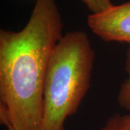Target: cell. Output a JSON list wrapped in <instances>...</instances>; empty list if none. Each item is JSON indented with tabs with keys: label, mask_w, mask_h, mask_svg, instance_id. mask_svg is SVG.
<instances>
[{
	"label": "cell",
	"mask_w": 130,
	"mask_h": 130,
	"mask_svg": "<svg viewBox=\"0 0 130 130\" xmlns=\"http://www.w3.org/2000/svg\"><path fill=\"white\" fill-rule=\"evenodd\" d=\"M62 28L55 0H36L20 31L1 29L0 121L7 129H41L44 79Z\"/></svg>",
	"instance_id": "obj_1"
},
{
	"label": "cell",
	"mask_w": 130,
	"mask_h": 130,
	"mask_svg": "<svg viewBox=\"0 0 130 130\" xmlns=\"http://www.w3.org/2000/svg\"><path fill=\"white\" fill-rule=\"evenodd\" d=\"M95 56L86 32L71 31L61 38L44 79L40 130H64L90 88Z\"/></svg>",
	"instance_id": "obj_2"
},
{
	"label": "cell",
	"mask_w": 130,
	"mask_h": 130,
	"mask_svg": "<svg viewBox=\"0 0 130 130\" xmlns=\"http://www.w3.org/2000/svg\"><path fill=\"white\" fill-rule=\"evenodd\" d=\"M88 25L96 36L105 42H121L130 46V1L99 13H91Z\"/></svg>",
	"instance_id": "obj_3"
},
{
	"label": "cell",
	"mask_w": 130,
	"mask_h": 130,
	"mask_svg": "<svg viewBox=\"0 0 130 130\" xmlns=\"http://www.w3.org/2000/svg\"><path fill=\"white\" fill-rule=\"evenodd\" d=\"M125 68L127 77L121 84L118 93L117 100L119 106L123 108H125L130 113V46L126 53Z\"/></svg>",
	"instance_id": "obj_4"
},
{
	"label": "cell",
	"mask_w": 130,
	"mask_h": 130,
	"mask_svg": "<svg viewBox=\"0 0 130 130\" xmlns=\"http://www.w3.org/2000/svg\"><path fill=\"white\" fill-rule=\"evenodd\" d=\"M99 130H130V113L113 115Z\"/></svg>",
	"instance_id": "obj_5"
},
{
	"label": "cell",
	"mask_w": 130,
	"mask_h": 130,
	"mask_svg": "<svg viewBox=\"0 0 130 130\" xmlns=\"http://www.w3.org/2000/svg\"><path fill=\"white\" fill-rule=\"evenodd\" d=\"M93 14L108 9L112 5L111 0H82Z\"/></svg>",
	"instance_id": "obj_6"
},
{
	"label": "cell",
	"mask_w": 130,
	"mask_h": 130,
	"mask_svg": "<svg viewBox=\"0 0 130 130\" xmlns=\"http://www.w3.org/2000/svg\"><path fill=\"white\" fill-rule=\"evenodd\" d=\"M7 130H15L14 129H13V128H8L7 129Z\"/></svg>",
	"instance_id": "obj_7"
}]
</instances>
